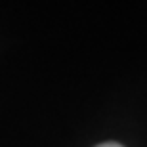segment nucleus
<instances>
[{
  "label": "nucleus",
  "instance_id": "obj_1",
  "mask_svg": "<svg viewBox=\"0 0 147 147\" xmlns=\"http://www.w3.org/2000/svg\"><path fill=\"white\" fill-rule=\"evenodd\" d=\"M98 147H122V145H119V143H101Z\"/></svg>",
  "mask_w": 147,
  "mask_h": 147
}]
</instances>
